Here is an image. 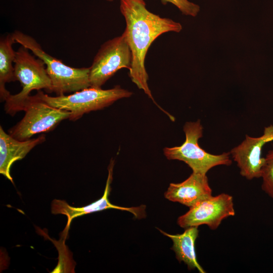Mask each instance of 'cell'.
Returning <instances> with one entry per match:
<instances>
[{
	"instance_id": "6da1fadb",
	"label": "cell",
	"mask_w": 273,
	"mask_h": 273,
	"mask_svg": "<svg viewBox=\"0 0 273 273\" xmlns=\"http://www.w3.org/2000/svg\"><path fill=\"white\" fill-rule=\"evenodd\" d=\"M120 10L125 18L124 33L131 53L129 76L131 81L156 104L149 88L145 61L152 42L167 32H179L181 24L149 11L144 0H120Z\"/></svg>"
},
{
	"instance_id": "7a4b0ae2",
	"label": "cell",
	"mask_w": 273,
	"mask_h": 273,
	"mask_svg": "<svg viewBox=\"0 0 273 273\" xmlns=\"http://www.w3.org/2000/svg\"><path fill=\"white\" fill-rule=\"evenodd\" d=\"M16 43L31 51L45 64L51 80L53 92L57 96L75 93L90 87V67L74 68L46 53L39 43L30 35L20 31L13 33Z\"/></svg>"
},
{
	"instance_id": "3957f363",
	"label": "cell",
	"mask_w": 273,
	"mask_h": 273,
	"mask_svg": "<svg viewBox=\"0 0 273 273\" xmlns=\"http://www.w3.org/2000/svg\"><path fill=\"white\" fill-rule=\"evenodd\" d=\"M29 51L21 46L16 51L14 74L16 80L20 82L22 89L18 94H11L5 101V111L12 116L23 111L31 91L44 89L48 93L53 92L51 80L45 64L40 59H36L31 55Z\"/></svg>"
},
{
	"instance_id": "277c9868",
	"label": "cell",
	"mask_w": 273,
	"mask_h": 273,
	"mask_svg": "<svg viewBox=\"0 0 273 273\" xmlns=\"http://www.w3.org/2000/svg\"><path fill=\"white\" fill-rule=\"evenodd\" d=\"M39 97L49 105L70 112L69 120L75 121L83 114L103 109L132 93L117 85L109 89L89 87L69 95L51 97L38 90Z\"/></svg>"
},
{
	"instance_id": "5b68a950",
	"label": "cell",
	"mask_w": 273,
	"mask_h": 273,
	"mask_svg": "<svg viewBox=\"0 0 273 273\" xmlns=\"http://www.w3.org/2000/svg\"><path fill=\"white\" fill-rule=\"evenodd\" d=\"M184 131L186 140L181 145L164 149V154L168 159L182 161L192 169L193 172L203 174H206L213 167L231 165L230 153L213 155L199 146L198 140L203 135V126L200 120L186 122Z\"/></svg>"
},
{
	"instance_id": "8992f818",
	"label": "cell",
	"mask_w": 273,
	"mask_h": 273,
	"mask_svg": "<svg viewBox=\"0 0 273 273\" xmlns=\"http://www.w3.org/2000/svg\"><path fill=\"white\" fill-rule=\"evenodd\" d=\"M24 117L8 131L20 141L29 140L33 135L54 129L60 122L69 119L70 112L53 107L41 100L36 94L29 96L24 104Z\"/></svg>"
},
{
	"instance_id": "52a82bcc",
	"label": "cell",
	"mask_w": 273,
	"mask_h": 273,
	"mask_svg": "<svg viewBox=\"0 0 273 273\" xmlns=\"http://www.w3.org/2000/svg\"><path fill=\"white\" fill-rule=\"evenodd\" d=\"M131 53L124 33L101 46L90 67V86H101L118 70L130 69Z\"/></svg>"
},
{
	"instance_id": "ba28073f",
	"label": "cell",
	"mask_w": 273,
	"mask_h": 273,
	"mask_svg": "<svg viewBox=\"0 0 273 273\" xmlns=\"http://www.w3.org/2000/svg\"><path fill=\"white\" fill-rule=\"evenodd\" d=\"M235 215L233 197L221 193L212 196L190 207L187 212L178 218L177 223L184 229L205 224L211 230H215L223 219Z\"/></svg>"
},
{
	"instance_id": "9c48e42d",
	"label": "cell",
	"mask_w": 273,
	"mask_h": 273,
	"mask_svg": "<svg viewBox=\"0 0 273 273\" xmlns=\"http://www.w3.org/2000/svg\"><path fill=\"white\" fill-rule=\"evenodd\" d=\"M273 141V125L264 128L263 134L259 137L246 135L245 139L233 148L230 153L240 169V174L250 180L261 178L264 157H261L262 147Z\"/></svg>"
},
{
	"instance_id": "30bf717a",
	"label": "cell",
	"mask_w": 273,
	"mask_h": 273,
	"mask_svg": "<svg viewBox=\"0 0 273 273\" xmlns=\"http://www.w3.org/2000/svg\"><path fill=\"white\" fill-rule=\"evenodd\" d=\"M114 161L111 160L108 167V176L103 196L93 203L81 207H75L69 205L66 201L54 199L51 204V211L54 214H63L68 220L65 231H68L72 220L77 217L95 212L101 211L108 209H116L131 212L137 218H141L145 215V206L136 207H123L112 204L109 200L110 184L112 180Z\"/></svg>"
},
{
	"instance_id": "8fae6325",
	"label": "cell",
	"mask_w": 273,
	"mask_h": 273,
	"mask_svg": "<svg viewBox=\"0 0 273 273\" xmlns=\"http://www.w3.org/2000/svg\"><path fill=\"white\" fill-rule=\"evenodd\" d=\"M212 196L206 174L195 172L181 183H171L164 194L167 199L189 207Z\"/></svg>"
},
{
	"instance_id": "7c38bea8",
	"label": "cell",
	"mask_w": 273,
	"mask_h": 273,
	"mask_svg": "<svg viewBox=\"0 0 273 273\" xmlns=\"http://www.w3.org/2000/svg\"><path fill=\"white\" fill-rule=\"evenodd\" d=\"M45 140V135L42 134L35 139L20 141L6 133L1 125L0 173L13 183L10 173L12 164L24 158L34 147Z\"/></svg>"
},
{
	"instance_id": "4fadbf2b",
	"label": "cell",
	"mask_w": 273,
	"mask_h": 273,
	"mask_svg": "<svg viewBox=\"0 0 273 273\" xmlns=\"http://www.w3.org/2000/svg\"><path fill=\"white\" fill-rule=\"evenodd\" d=\"M198 228V226L189 227L183 233L175 235L159 231L172 240L171 249L179 262H184L190 270L197 269L199 272L205 273L206 271L197 261L195 249V241L199 235Z\"/></svg>"
},
{
	"instance_id": "5bb4252c",
	"label": "cell",
	"mask_w": 273,
	"mask_h": 273,
	"mask_svg": "<svg viewBox=\"0 0 273 273\" xmlns=\"http://www.w3.org/2000/svg\"><path fill=\"white\" fill-rule=\"evenodd\" d=\"M14 43L16 42L13 33L0 39V97L2 101L11 95L5 87L6 83L16 81L13 66L16 53L12 47Z\"/></svg>"
},
{
	"instance_id": "9a60e30c",
	"label": "cell",
	"mask_w": 273,
	"mask_h": 273,
	"mask_svg": "<svg viewBox=\"0 0 273 273\" xmlns=\"http://www.w3.org/2000/svg\"><path fill=\"white\" fill-rule=\"evenodd\" d=\"M261 178L262 191L273 199V150L269 151L264 157Z\"/></svg>"
},
{
	"instance_id": "2e32d148",
	"label": "cell",
	"mask_w": 273,
	"mask_h": 273,
	"mask_svg": "<svg viewBox=\"0 0 273 273\" xmlns=\"http://www.w3.org/2000/svg\"><path fill=\"white\" fill-rule=\"evenodd\" d=\"M112 2L114 0H106ZM163 3H170L175 6L183 14L192 17L196 16L200 11V7L189 0H161Z\"/></svg>"
}]
</instances>
